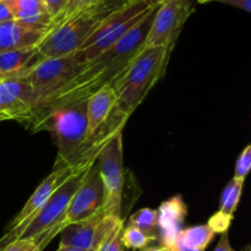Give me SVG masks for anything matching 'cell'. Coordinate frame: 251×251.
Instances as JSON below:
<instances>
[{
    "label": "cell",
    "mask_w": 251,
    "mask_h": 251,
    "mask_svg": "<svg viewBox=\"0 0 251 251\" xmlns=\"http://www.w3.org/2000/svg\"><path fill=\"white\" fill-rule=\"evenodd\" d=\"M54 237V233H48L32 239H15L2 251H42Z\"/></svg>",
    "instance_id": "obj_23"
},
{
    "label": "cell",
    "mask_w": 251,
    "mask_h": 251,
    "mask_svg": "<svg viewBox=\"0 0 251 251\" xmlns=\"http://www.w3.org/2000/svg\"><path fill=\"white\" fill-rule=\"evenodd\" d=\"M86 63L82 53L77 50L60 58L44 59L22 75L21 77L31 88L36 107L75 77L85 68Z\"/></svg>",
    "instance_id": "obj_7"
},
{
    "label": "cell",
    "mask_w": 251,
    "mask_h": 251,
    "mask_svg": "<svg viewBox=\"0 0 251 251\" xmlns=\"http://www.w3.org/2000/svg\"><path fill=\"white\" fill-rule=\"evenodd\" d=\"M151 242H154L153 238L147 237L146 234L137 229L134 226L129 225L124 228L123 232V244L125 248L131 250L145 249Z\"/></svg>",
    "instance_id": "obj_24"
},
{
    "label": "cell",
    "mask_w": 251,
    "mask_h": 251,
    "mask_svg": "<svg viewBox=\"0 0 251 251\" xmlns=\"http://www.w3.org/2000/svg\"><path fill=\"white\" fill-rule=\"evenodd\" d=\"M56 251H93V250H85V249H77V248H70V247H60Z\"/></svg>",
    "instance_id": "obj_33"
},
{
    "label": "cell",
    "mask_w": 251,
    "mask_h": 251,
    "mask_svg": "<svg viewBox=\"0 0 251 251\" xmlns=\"http://www.w3.org/2000/svg\"><path fill=\"white\" fill-rule=\"evenodd\" d=\"M5 78H9V77H7V76H5V75H2V74H0V81L5 80Z\"/></svg>",
    "instance_id": "obj_36"
},
{
    "label": "cell",
    "mask_w": 251,
    "mask_h": 251,
    "mask_svg": "<svg viewBox=\"0 0 251 251\" xmlns=\"http://www.w3.org/2000/svg\"><path fill=\"white\" fill-rule=\"evenodd\" d=\"M215 235L216 233L207 225H201L181 229L178 235V239L191 249L205 251L208 244L212 242Z\"/></svg>",
    "instance_id": "obj_20"
},
{
    "label": "cell",
    "mask_w": 251,
    "mask_h": 251,
    "mask_svg": "<svg viewBox=\"0 0 251 251\" xmlns=\"http://www.w3.org/2000/svg\"><path fill=\"white\" fill-rule=\"evenodd\" d=\"M46 33V29L27 26L16 20L0 24V53L37 48Z\"/></svg>",
    "instance_id": "obj_14"
},
{
    "label": "cell",
    "mask_w": 251,
    "mask_h": 251,
    "mask_svg": "<svg viewBox=\"0 0 251 251\" xmlns=\"http://www.w3.org/2000/svg\"><path fill=\"white\" fill-rule=\"evenodd\" d=\"M44 2H46L49 14L51 15V17H54L64 6H65L68 0H44Z\"/></svg>",
    "instance_id": "obj_28"
},
{
    "label": "cell",
    "mask_w": 251,
    "mask_h": 251,
    "mask_svg": "<svg viewBox=\"0 0 251 251\" xmlns=\"http://www.w3.org/2000/svg\"><path fill=\"white\" fill-rule=\"evenodd\" d=\"M173 47L144 48L130 65L124 76L112 86L117 95L113 110L129 119L134 110L141 104L147 93L163 76Z\"/></svg>",
    "instance_id": "obj_3"
},
{
    "label": "cell",
    "mask_w": 251,
    "mask_h": 251,
    "mask_svg": "<svg viewBox=\"0 0 251 251\" xmlns=\"http://www.w3.org/2000/svg\"><path fill=\"white\" fill-rule=\"evenodd\" d=\"M14 15H12V11L9 5L0 1V24L14 21Z\"/></svg>",
    "instance_id": "obj_29"
},
{
    "label": "cell",
    "mask_w": 251,
    "mask_h": 251,
    "mask_svg": "<svg viewBox=\"0 0 251 251\" xmlns=\"http://www.w3.org/2000/svg\"><path fill=\"white\" fill-rule=\"evenodd\" d=\"M105 194L97 162L90 167L80 188L73 196L60 223L61 230L70 225L83 222L104 211Z\"/></svg>",
    "instance_id": "obj_10"
},
{
    "label": "cell",
    "mask_w": 251,
    "mask_h": 251,
    "mask_svg": "<svg viewBox=\"0 0 251 251\" xmlns=\"http://www.w3.org/2000/svg\"><path fill=\"white\" fill-rule=\"evenodd\" d=\"M9 6L16 21L36 28L48 29L51 15L44 0H15Z\"/></svg>",
    "instance_id": "obj_18"
},
{
    "label": "cell",
    "mask_w": 251,
    "mask_h": 251,
    "mask_svg": "<svg viewBox=\"0 0 251 251\" xmlns=\"http://www.w3.org/2000/svg\"><path fill=\"white\" fill-rule=\"evenodd\" d=\"M142 251H171L169 249L164 247H158V248H149V249H145Z\"/></svg>",
    "instance_id": "obj_34"
},
{
    "label": "cell",
    "mask_w": 251,
    "mask_h": 251,
    "mask_svg": "<svg viewBox=\"0 0 251 251\" xmlns=\"http://www.w3.org/2000/svg\"><path fill=\"white\" fill-rule=\"evenodd\" d=\"M199 4H207V2H221L227 4L230 6L238 7L240 10L250 12L251 11V0H198Z\"/></svg>",
    "instance_id": "obj_27"
},
{
    "label": "cell",
    "mask_w": 251,
    "mask_h": 251,
    "mask_svg": "<svg viewBox=\"0 0 251 251\" xmlns=\"http://www.w3.org/2000/svg\"><path fill=\"white\" fill-rule=\"evenodd\" d=\"M167 249H169L171 251H199V250H195V249H191V248L186 247V245H184L183 243L180 242V240L176 238V242L173 243V244L171 245L169 248H167Z\"/></svg>",
    "instance_id": "obj_32"
},
{
    "label": "cell",
    "mask_w": 251,
    "mask_h": 251,
    "mask_svg": "<svg viewBox=\"0 0 251 251\" xmlns=\"http://www.w3.org/2000/svg\"><path fill=\"white\" fill-rule=\"evenodd\" d=\"M158 6L153 7L140 24L114 46L92 60H88L75 77L39 103L34 108L33 118L28 125L56 108L85 102L100 88L114 86L126 74L134 59L144 49L145 41Z\"/></svg>",
    "instance_id": "obj_1"
},
{
    "label": "cell",
    "mask_w": 251,
    "mask_h": 251,
    "mask_svg": "<svg viewBox=\"0 0 251 251\" xmlns=\"http://www.w3.org/2000/svg\"><path fill=\"white\" fill-rule=\"evenodd\" d=\"M127 0H96L64 24L48 32L37 47L41 60L60 58L77 51L109 15Z\"/></svg>",
    "instance_id": "obj_2"
},
{
    "label": "cell",
    "mask_w": 251,
    "mask_h": 251,
    "mask_svg": "<svg viewBox=\"0 0 251 251\" xmlns=\"http://www.w3.org/2000/svg\"><path fill=\"white\" fill-rule=\"evenodd\" d=\"M34 107L31 88L21 76L0 81V123L16 120L28 124L33 118Z\"/></svg>",
    "instance_id": "obj_12"
},
{
    "label": "cell",
    "mask_w": 251,
    "mask_h": 251,
    "mask_svg": "<svg viewBox=\"0 0 251 251\" xmlns=\"http://www.w3.org/2000/svg\"><path fill=\"white\" fill-rule=\"evenodd\" d=\"M162 1L163 0H127L119 9L109 15L78 49L85 60H92L114 46Z\"/></svg>",
    "instance_id": "obj_5"
},
{
    "label": "cell",
    "mask_w": 251,
    "mask_h": 251,
    "mask_svg": "<svg viewBox=\"0 0 251 251\" xmlns=\"http://www.w3.org/2000/svg\"><path fill=\"white\" fill-rule=\"evenodd\" d=\"M41 61L37 48L0 53V74L7 77H19Z\"/></svg>",
    "instance_id": "obj_19"
},
{
    "label": "cell",
    "mask_w": 251,
    "mask_h": 251,
    "mask_svg": "<svg viewBox=\"0 0 251 251\" xmlns=\"http://www.w3.org/2000/svg\"><path fill=\"white\" fill-rule=\"evenodd\" d=\"M15 239H17L16 234H15L11 229H9V232H7L4 237L0 238V251L4 250L5 248H6L10 243L14 242Z\"/></svg>",
    "instance_id": "obj_31"
},
{
    "label": "cell",
    "mask_w": 251,
    "mask_h": 251,
    "mask_svg": "<svg viewBox=\"0 0 251 251\" xmlns=\"http://www.w3.org/2000/svg\"><path fill=\"white\" fill-rule=\"evenodd\" d=\"M33 131L49 130L58 146L54 169L70 166L74 157L86 141L87 132V100L56 108L29 124Z\"/></svg>",
    "instance_id": "obj_4"
},
{
    "label": "cell",
    "mask_w": 251,
    "mask_h": 251,
    "mask_svg": "<svg viewBox=\"0 0 251 251\" xmlns=\"http://www.w3.org/2000/svg\"><path fill=\"white\" fill-rule=\"evenodd\" d=\"M96 0H68V2L65 4V6L58 12L54 17H51V21L49 24L48 29H47V33L53 29H55L56 27L60 26L61 24L66 21L68 19H70L71 16L78 12L80 10L85 9L86 6L91 5L92 2H95ZM46 33V34H47Z\"/></svg>",
    "instance_id": "obj_22"
},
{
    "label": "cell",
    "mask_w": 251,
    "mask_h": 251,
    "mask_svg": "<svg viewBox=\"0 0 251 251\" xmlns=\"http://www.w3.org/2000/svg\"><path fill=\"white\" fill-rule=\"evenodd\" d=\"M251 167V145H248L240 153L239 158H238L237 164H235V172L234 178L235 180L244 181L247 178L248 173L250 171Z\"/></svg>",
    "instance_id": "obj_26"
},
{
    "label": "cell",
    "mask_w": 251,
    "mask_h": 251,
    "mask_svg": "<svg viewBox=\"0 0 251 251\" xmlns=\"http://www.w3.org/2000/svg\"><path fill=\"white\" fill-rule=\"evenodd\" d=\"M213 251H234V249H233L232 245H230L229 243V238H228L227 232L221 234L220 242H218L217 247L215 248V250Z\"/></svg>",
    "instance_id": "obj_30"
},
{
    "label": "cell",
    "mask_w": 251,
    "mask_h": 251,
    "mask_svg": "<svg viewBox=\"0 0 251 251\" xmlns=\"http://www.w3.org/2000/svg\"><path fill=\"white\" fill-rule=\"evenodd\" d=\"M123 221L102 211L90 220L64 228L60 232V247L98 251L105 238Z\"/></svg>",
    "instance_id": "obj_11"
},
{
    "label": "cell",
    "mask_w": 251,
    "mask_h": 251,
    "mask_svg": "<svg viewBox=\"0 0 251 251\" xmlns=\"http://www.w3.org/2000/svg\"><path fill=\"white\" fill-rule=\"evenodd\" d=\"M98 172L105 194L104 211L107 215L123 217V194L125 169L123 162V131L109 140L97 156Z\"/></svg>",
    "instance_id": "obj_8"
},
{
    "label": "cell",
    "mask_w": 251,
    "mask_h": 251,
    "mask_svg": "<svg viewBox=\"0 0 251 251\" xmlns=\"http://www.w3.org/2000/svg\"><path fill=\"white\" fill-rule=\"evenodd\" d=\"M117 100V95L112 86H105L87 100V132L86 141L97 132L100 125L107 120ZM85 141V142H86Z\"/></svg>",
    "instance_id": "obj_17"
},
{
    "label": "cell",
    "mask_w": 251,
    "mask_h": 251,
    "mask_svg": "<svg viewBox=\"0 0 251 251\" xmlns=\"http://www.w3.org/2000/svg\"><path fill=\"white\" fill-rule=\"evenodd\" d=\"M97 161V159H96ZM95 161V162H96ZM95 162L90 164L81 166L56 189L53 195L48 199L41 210L34 215V217L27 223L26 227L21 232L17 239H32L42 234L48 233H60V223L65 216L70 201L77 189L80 188L86 173Z\"/></svg>",
    "instance_id": "obj_6"
},
{
    "label": "cell",
    "mask_w": 251,
    "mask_h": 251,
    "mask_svg": "<svg viewBox=\"0 0 251 251\" xmlns=\"http://www.w3.org/2000/svg\"><path fill=\"white\" fill-rule=\"evenodd\" d=\"M0 1L5 2V4H7V5H10V4H12V2H14L15 0H0Z\"/></svg>",
    "instance_id": "obj_35"
},
{
    "label": "cell",
    "mask_w": 251,
    "mask_h": 251,
    "mask_svg": "<svg viewBox=\"0 0 251 251\" xmlns=\"http://www.w3.org/2000/svg\"><path fill=\"white\" fill-rule=\"evenodd\" d=\"M243 185H244V181L232 179L223 190L222 196H221L220 210L208 220L207 223L208 227L215 233L222 234L229 229V226L234 217V212L239 205Z\"/></svg>",
    "instance_id": "obj_16"
},
{
    "label": "cell",
    "mask_w": 251,
    "mask_h": 251,
    "mask_svg": "<svg viewBox=\"0 0 251 251\" xmlns=\"http://www.w3.org/2000/svg\"><path fill=\"white\" fill-rule=\"evenodd\" d=\"M193 11L191 0H163L154 12L144 48L174 47L184 24Z\"/></svg>",
    "instance_id": "obj_9"
},
{
    "label": "cell",
    "mask_w": 251,
    "mask_h": 251,
    "mask_svg": "<svg viewBox=\"0 0 251 251\" xmlns=\"http://www.w3.org/2000/svg\"><path fill=\"white\" fill-rule=\"evenodd\" d=\"M157 213L159 228L158 238L161 239L162 247L169 248L181 232V226L188 215L185 202L180 195L174 196L162 202Z\"/></svg>",
    "instance_id": "obj_15"
},
{
    "label": "cell",
    "mask_w": 251,
    "mask_h": 251,
    "mask_svg": "<svg viewBox=\"0 0 251 251\" xmlns=\"http://www.w3.org/2000/svg\"><path fill=\"white\" fill-rule=\"evenodd\" d=\"M85 166V164H82ZM81 167V166H78ZM78 167H66V168H56L53 169L50 174L44 179L41 183V185L36 189L33 194H32L31 198L28 199V201L26 202V205L24 206L21 211H20L19 215L16 216V218L12 222L10 229L16 234V237L19 238V235L21 234V232L24 230V228L26 227L27 223L34 217L37 212L42 208V206L48 201V199L53 195L54 191L78 168Z\"/></svg>",
    "instance_id": "obj_13"
},
{
    "label": "cell",
    "mask_w": 251,
    "mask_h": 251,
    "mask_svg": "<svg viewBox=\"0 0 251 251\" xmlns=\"http://www.w3.org/2000/svg\"><path fill=\"white\" fill-rule=\"evenodd\" d=\"M123 232H124V221L120 222L109 235L105 238L98 251H124L123 244Z\"/></svg>",
    "instance_id": "obj_25"
},
{
    "label": "cell",
    "mask_w": 251,
    "mask_h": 251,
    "mask_svg": "<svg viewBox=\"0 0 251 251\" xmlns=\"http://www.w3.org/2000/svg\"><path fill=\"white\" fill-rule=\"evenodd\" d=\"M247 251H249V249H247Z\"/></svg>",
    "instance_id": "obj_37"
},
{
    "label": "cell",
    "mask_w": 251,
    "mask_h": 251,
    "mask_svg": "<svg viewBox=\"0 0 251 251\" xmlns=\"http://www.w3.org/2000/svg\"><path fill=\"white\" fill-rule=\"evenodd\" d=\"M130 225L141 230L147 237L153 238L154 240L158 239L159 228H158V213L157 210L152 208H141L132 213L130 217Z\"/></svg>",
    "instance_id": "obj_21"
}]
</instances>
